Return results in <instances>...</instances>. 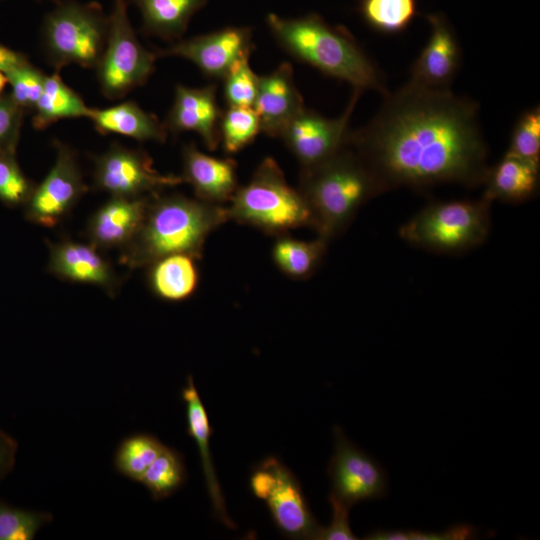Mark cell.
Masks as SVG:
<instances>
[{
    "label": "cell",
    "instance_id": "cell-20",
    "mask_svg": "<svg viewBox=\"0 0 540 540\" xmlns=\"http://www.w3.org/2000/svg\"><path fill=\"white\" fill-rule=\"evenodd\" d=\"M428 42L410 69V81L435 89H447L454 80L461 62L460 45L448 25L431 17Z\"/></svg>",
    "mask_w": 540,
    "mask_h": 540
},
{
    "label": "cell",
    "instance_id": "cell-43",
    "mask_svg": "<svg viewBox=\"0 0 540 540\" xmlns=\"http://www.w3.org/2000/svg\"><path fill=\"white\" fill-rule=\"evenodd\" d=\"M37 1H40V0H37Z\"/></svg>",
    "mask_w": 540,
    "mask_h": 540
},
{
    "label": "cell",
    "instance_id": "cell-6",
    "mask_svg": "<svg viewBox=\"0 0 540 540\" xmlns=\"http://www.w3.org/2000/svg\"><path fill=\"white\" fill-rule=\"evenodd\" d=\"M108 15L97 2L64 0L45 16L42 45L48 63L59 71L67 65L96 69L103 54Z\"/></svg>",
    "mask_w": 540,
    "mask_h": 540
},
{
    "label": "cell",
    "instance_id": "cell-22",
    "mask_svg": "<svg viewBox=\"0 0 540 540\" xmlns=\"http://www.w3.org/2000/svg\"><path fill=\"white\" fill-rule=\"evenodd\" d=\"M88 119L100 134H118L137 141L163 143L168 131L159 119L134 101H123L104 109L91 108Z\"/></svg>",
    "mask_w": 540,
    "mask_h": 540
},
{
    "label": "cell",
    "instance_id": "cell-8",
    "mask_svg": "<svg viewBox=\"0 0 540 540\" xmlns=\"http://www.w3.org/2000/svg\"><path fill=\"white\" fill-rule=\"evenodd\" d=\"M127 0H113L106 44L96 67L101 93L118 100L144 85L155 71L154 51L139 41L128 17Z\"/></svg>",
    "mask_w": 540,
    "mask_h": 540
},
{
    "label": "cell",
    "instance_id": "cell-5",
    "mask_svg": "<svg viewBox=\"0 0 540 540\" xmlns=\"http://www.w3.org/2000/svg\"><path fill=\"white\" fill-rule=\"evenodd\" d=\"M226 207L228 220L280 236L311 226L308 206L298 189L291 187L278 163L266 157L249 182L238 186Z\"/></svg>",
    "mask_w": 540,
    "mask_h": 540
},
{
    "label": "cell",
    "instance_id": "cell-7",
    "mask_svg": "<svg viewBox=\"0 0 540 540\" xmlns=\"http://www.w3.org/2000/svg\"><path fill=\"white\" fill-rule=\"evenodd\" d=\"M490 204L449 201L428 205L400 228L407 242L436 252L454 253L481 244L490 229Z\"/></svg>",
    "mask_w": 540,
    "mask_h": 540
},
{
    "label": "cell",
    "instance_id": "cell-24",
    "mask_svg": "<svg viewBox=\"0 0 540 540\" xmlns=\"http://www.w3.org/2000/svg\"><path fill=\"white\" fill-rule=\"evenodd\" d=\"M197 258L189 254L164 256L148 265V283L159 298L179 302L193 295L199 283Z\"/></svg>",
    "mask_w": 540,
    "mask_h": 540
},
{
    "label": "cell",
    "instance_id": "cell-15",
    "mask_svg": "<svg viewBox=\"0 0 540 540\" xmlns=\"http://www.w3.org/2000/svg\"><path fill=\"white\" fill-rule=\"evenodd\" d=\"M217 88L210 84L193 88L178 84L171 109L164 121L172 134L197 133L207 149L216 150L220 143L219 124L222 111L216 98Z\"/></svg>",
    "mask_w": 540,
    "mask_h": 540
},
{
    "label": "cell",
    "instance_id": "cell-23",
    "mask_svg": "<svg viewBox=\"0 0 540 540\" xmlns=\"http://www.w3.org/2000/svg\"><path fill=\"white\" fill-rule=\"evenodd\" d=\"M482 198L489 203L522 202L536 194L539 185V164L506 154L488 168Z\"/></svg>",
    "mask_w": 540,
    "mask_h": 540
},
{
    "label": "cell",
    "instance_id": "cell-19",
    "mask_svg": "<svg viewBox=\"0 0 540 540\" xmlns=\"http://www.w3.org/2000/svg\"><path fill=\"white\" fill-rule=\"evenodd\" d=\"M183 182L193 188L197 199L215 205L229 202L238 188L237 163L231 158H217L200 151L194 143L182 151Z\"/></svg>",
    "mask_w": 540,
    "mask_h": 540
},
{
    "label": "cell",
    "instance_id": "cell-18",
    "mask_svg": "<svg viewBox=\"0 0 540 540\" xmlns=\"http://www.w3.org/2000/svg\"><path fill=\"white\" fill-rule=\"evenodd\" d=\"M152 196L111 197L88 221L89 243L98 249H123L137 234Z\"/></svg>",
    "mask_w": 540,
    "mask_h": 540
},
{
    "label": "cell",
    "instance_id": "cell-25",
    "mask_svg": "<svg viewBox=\"0 0 540 540\" xmlns=\"http://www.w3.org/2000/svg\"><path fill=\"white\" fill-rule=\"evenodd\" d=\"M141 12L142 31L164 40H179L190 19L207 0H129Z\"/></svg>",
    "mask_w": 540,
    "mask_h": 540
},
{
    "label": "cell",
    "instance_id": "cell-32",
    "mask_svg": "<svg viewBox=\"0 0 540 540\" xmlns=\"http://www.w3.org/2000/svg\"><path fill=\"white\" fill-rule=\"evenodd\" d=\"M224 98L228 106L253 107L259 76L252 70L249 57L237 60L222 79Z\"/></svg>",
    "mask_w": 540,
    "mask_h": 540
},
{
    "label": "cell",
    "instance_id": "cell-35",
    "mask_svg": "<svg viewBox=\"0 0 540 540\" xmlns=\"http://www.w3.org/2000/svg\"><path fill=\"white\" fill-rule=\"evenodd\" d=\"M11 86L10 96L26 112H33L42 93L46 74L29 61L4 72Z\"/></svg>",
    "mask_w": 540,
    "mask_h": 540
},
{
    "label": "cell",
    "instance_id": "cell-10",
    "mask_svg": "<svg viewBox=\"0 0 540 540\" xmlns=\"http://www.w3.org/2000/svg\"><path fill=\"white\" fill-rule=\"evenodd\" d=\"M93 160L94 187L109 193L111 197L155 195L167 187L183 183L181 176L164 175L157 171L145 151L116 142Z\"/></svg>",
    "mask_w": 540,
    "mask_h": 540
},
{
    "label": "cell",
    "instance_id": "cell-40",
    "mask_svg": "<svg viewBox=\"0 0 540 540\" xmlns=\"http://www.w3.org/2000/svg\"><path fill=\"white\" fill-rule=\"evenodd\" d=\"M17 449V442L0 429V482L13 469Z\"/></svg>",
    "mask_w": 540,
    "mask_h": 540
},
{
    "label": "cell",
    "instance_id": "cell-41",
    "mask_svg": "<svg viewBox=\"0 0 540 540\" xmlns=\"http://www.w3.org/2000/svg\"><path fill=\"white\" fill-rule=\"evenodd\" d=\"M27 61L28 59L22 53L0 44V70L3 73Z\"/></svg>",
    "mask_w": 540,
    "mask_h": 540
},
{
    "label": "cell",
    "instance_id": "cell-30",
    "mask_svg": "<svg viewBox=\"0 0 540 540\" xmlns=\"http://www.w3.org/2000/svg\"><path fill=\"white\" fill-rule=\"evenodd\" d=\"M261 132L260 120L253 107H233L222 111L219 133L223 149L234 154L254 141Z\"/></svg>",
    "mask_w": 540,
    "mask_h": 540
},
{
    "label": "cell",
    "instance_id": "cell-21",
    "mask_svg": "<svg viewBox=\"0 0 540 540\" xmlns=\"http://www.w3.org/2000/svg\"><path fill=\"white\" fill-rule=\"evenodd\" d=\"M181 395L186 404L187 432L196 442L200 453L203 473L214 514L216 518L222 521L227 527L233 528L235 525L226 512L223 494L218 483L210 453L209 441L212 429L207 411L194 385L192 376L187 377V382L182 389Z\"/></svg>",
    "mask_w": 540,
    "mask_h": 540
},
{
    "label": "cell",
    "instance_id": "cell-28",
    "mask_svg": "<svg viewBox=\"0 0 540 540\" xmlns=\"http://www.w3.org/2000/svg\"><path fill=\"white\" fill-rule=\"evenodd\" d=\"M186 478L182 455L164 445L140 482L145 485L152 498L158 501L174 494L184 484Z\"/></svg>",
    "mask_w": 540,
    "mask_h": 540
},
{
    "label": "cell",
    "instance_id": "cell-42",
    "mask_svg": "<svg viewBox=\"0 0 540 540\" xmlns=\"http://www.w3.org/2000/svg\"><path fill=\"white\" fill-rule=\"evenodd\" d=\"M7 78L5 76V74L0 70V96H1V92L2 90L4 89L5 85L7 84Z\"/></svg>",
    "mask_w": 540,
    "mask_h": 540
},
{
    "label": "cell",
    "instance_id": "cell-11",
    "mask_svg": "<svg viewBox=\"0 0 540 540\" xmlns=\"http://www.w3.org/2000/svg\"><path fill=\"white\" fill-rule=\"evenodd\" d=\"M54 147L53 166L25 203L27 219L43 227L56 226L88 191L76 152L59 140Z\"/></svg>",
    "mask_w": 540,
    "mask_h": 540
},
{
    "label": "cell",
    "instance_id": "cell-34",
    "mask_svg": "<svg viewBox=\"0 0 540 540\" xmlns=\"http://www.w3.org/2000/svg\"><path fill=\"white\" fill-rule=\"evenodd\" d=\"M506 154L530 162H540V108L524 111L512 130Z\"/></svg>",
    "mask_w": 540,
    "mask_h": 540
},
{
    "label": "cell",
    "instance_id": "cell-36",
    "mask_svg": "<svg viewBox=\"0 0 540 540\" xmlns=\"http://www.w3.org/2000/svg\"><path fill=\"white\" fill-rule=\"evenodd\" d=\"M34 187L17 163L15 152L0 151V200L9 206L25 205Z\"/></svg>",
    "mask_w": 540,
    "mask_h": 540
},
{
    "label": "cell",
    "instance_id": "cell-16",
    "mask_svg": "<svg viewBox=\"0 0 540 540\" xmlns=\"http://www.w3.org/2000/svg\"><path fill=\"white\" fill-rule=\"evenodd\" d=\"M99 250L91 243L70 239L50 243L48 270L60 279L95 285L114 295L119 279Z\"/></svg>",
    "mask_w": 540,
    "mask_h": 540
},
{
    "label": "cell",
    "instance_id": "cell-3",
    "mask_svg": "<svg viewBox=\"0 0 540 540\" xmlns=\"http://www.w3.org/2000/svg\"><path fill=\"white\" fill-rule=\"evenodd\" d=\"M266 22L278 45L296 60L353 89L388 93L376 65L345 31L328 26L315 15L283 18L270 13Z\"/></svg>",
    "mask_w": 540,
    "mask_h": 540
},
{
    "label": "cell",
    "instance_id": "cell-4",
    "mask_svg": "<svg viewBox=\"0 0 540 540\" xmlns=\"http://www.w3.org/2000/svg\"><path fill=\"white\" fill-rule=\"evenodd\" d=\"M298 190L310 211V227L327 241L348 227L364 203L383 192L347 143L324 162L301 169Z\"/></svg>",
    "mask_w": 540,
    "mask_h": 540
},
{
    "label": "cell",
    "instance_id": "cell-14",
    "mask_svg": "<svg viewBox=\"0 0 540 540\" xmlns=\"http://www.w3.org/2000/svg\"><path fill=\"white\" fill-rule=\"evenodd\" d=\"M254 50L252 30L226 27L211 33L178 40L165 49H156L157 58L180 57L192 62L209 78L223 79L239 59L250 57Z\"/></svg>",
    "mask_w": 540,
    "mask_h": 540
},
{
    "label": "cell",
    "instance_id": "cell-1",
    "mask_svg": "<svg viewBox=\"0 0 540 540\" xmlns=\"http://www.w3.org/2000/svg\"><path fill=\"white\" fill-rule=\"evenodd\" d=\"M384 97L377 115L364 127L350 130L346 140L383 191L443 182L483 184L487 146L476 102L450 88L412 81Z\"/></svg>",
    "mask_w": 540,
    "mask_h": 540
},
{
    "label": "cell",
    "instance_id": "cell-33",
    "mask_svg": "<svg viewBox=\"0 0 540 540\" xmlns=\"http://www.w3.org/2000/svg\"><path fill=\"white\" fill-rule=\"evenodd\" d=\"M51 520L49 513L24 510L0 501V540H31Z\"/></svg>",
    "mask_w": 540,
    "mask_h": 540
},
{
    "label": "cell",
    "instance_id": "cell-29",
    "mask_svg": "<svg viewBox=\"0 0 540 540\" xmlns=\"http://www.w3.org/2000/svg\"><path fill=\"white\" fill-rule=\"evenodd\" d=\"M163 446L152 435H132L124 439L118 447L115 455V468L124 476L140 482Z\"/></svg>",
    "mask_w": 540,
    "mask_h": 540
},
{
    "label": "cell",
    "instance_id": "cell-9",
    "mask_svg": "<svg viewBox=\"0 0 540 540\" xmlns=\"http://www.w3.org/2000/svg\"><path fill=\"white\" fill-rule=\"evenodd\" d=\"M250 489L266 502L278 530L293 539H318L322 526L313 516L292 471L275 457L263 460L251 473Z\"/></svg>",
    "mask_w": 540,
    "mask_h": 540
},
{
    "label": "cell",
    "instance_id": "cell-26",
    "mask_svg": "<svg viewBox=\"0 0 540 540\" xmlns=\"http://www.w3.org/2000/svg\"><path fill=\"white\" fill-rule=\"evenodd\" d=\"M90 110L80 95L64 83L59 71H55L46 76L33 110L32 125L37 130H44L59 120L88 118Z\"/></svg>",
    "mask_w": 540,
    "mask_h": 540
},
{
    "label": "cell",
    "instance_id": "cell-13",
    "mask_svg": "<svg viewBox=\"0 0 540 540\" xmlns=\"http://www.w3.org/2000/svg\"><path fill=\"white\" fill-rule=\"evenodd\" d=\"M334 436V453L327 468L332 484L330 494L349 507L383 498L388 490L383 467L351 442L340 427L334 428Z\"/></svg>",
    "mask_w": 540,
    "mask_h": 540
},
{
    "label": "cell",
    "instance_id": "cell-12",
    "mask_svg": "<svg viewBox=\"0 0 540 540\" xmlns=\"http://www.w3.org/2000/svg\"><path fill=\"white\" fill-rule=\"evenodd\" d=\"M361 92L353 90L345 111L338 118H327L304 108L283 129L279 138L299 161L301 169L324 162L345 145L349 120Z\"/></svg>",
    "mask_w": 540,
    "mask_h": 540
},
{
    "label": "cell",
    "instance_id": "cell-31",
    "mask_svg": "<svg viewBox=\"0 0 540 540\" xmlns=\"http://www.w3.org/2000/svg\"><path fill=\"white\" fill-rule=\"evenodd\" d=\"M366 21L382 33L405 29L415 14V0H364Z\"/></svg>",
    "mask_w": 540,
    "mask_h": 540
},
{
    "label": "cell",
    "instance_id": "cell-27",
    "mask_svg": "<svg viewBox=\"0 0 540 540\" xmlns=\"http://www.w3.org/2000/svg\"><path fill=\"white\" fill-rule=\"evenodd\" d=\"M327 245L328 241L319 236L312 241H303L287 234L280 235L273 244L272 259L288 277L306 279L317 269Z\"/></svg>",
    "mask_w": 540,
    "mask_h": 540
},
{
    "label": "cell",
    "instance_id": "cell-39",
    "mask_svg": "<svg viewBox=\"0 0 540 540\" xmlns=\"http://www.w3.org/2000/svg\"><path fill=\"white\" fill-rule=\"evenodd\" d=\"M329 503L332 508V519L327 527H323L318 535V540H355L349 524V507L347 504L329 494Z\"/></svg>",
    "mask_w": 540,
    "mask_h": 540
},
{
    "label": "cell",
    "instance_id": "cell-17",
    "mask_svg": "<svg viewBox=\"0 0 540 540\" xmlns=\"http://www.w3.org/2000/svg\"><path fill=\"white\" fill-rule=\"evenodd\" d=\"M253 108L259 116L261 132L278 138L288 123L305 108L290 63L284 62L271 73L259 76Z\"/></svg>",
    "mask_w": 540,
    "mask_h": 540
},
{
    "label": "cell",
    "instance_id": "cell-38",
    "mask_svg": "<svg viewBox=\"0 0 540 540\" xmlns=\"http://www.w3.org/2000/svg\"><path fill=\"white\" fill-rule=\"evenodd\" d=\"M24 114L10 94L0 96V151L15 152Z\"/></svg>",
    "mask_w": 540,
    "mask_h": 540
},
{
    "label": "cell",
    "instance_id": "cell-2",
    "mask_svg": "<svg viewBox=\"0 0 540 540\" xmlns=\"http://www.w3.org/2000/svg\"><path fill=\"white\" fill-rule=\"evenodd\" d=\"M227 220L225 206L179 194H155L137 234L121 249L119 262L136 269L172 254L199 259L209 234Z\"/></svg>",
    "mask_w": 540,
    "mask_h": 540
},
{
    "label": "cell",
    "instance_id": "cell-37",
    "mask_svg": "<svg viewBox=\"0 0 540 540\" xmlns=\"http://www.w3.org/2000/svg\"><path fill=\"white\" fill-rule=\"evenodd\" d=\"M476 529L470 525H456L443 532L415 530H375L364 538L369 540H463L475 536Z\"/></svg>",
    "mask_w": 540,
    "mask_h": 540
}]
</instances>
